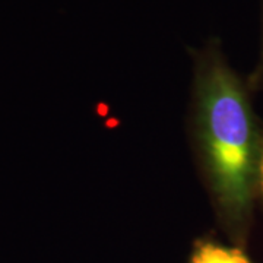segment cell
<instances>
[{"label": "cell", "mask_w": 263, "mask_h": 263, "mask_svg": "<svg viewBox=\"0 0 263 263\" xmlns=\"http://www.w3.org/2000/svg\"><path fill=\"white\" fill-rule=\"evenodd\" d=\"M256 86L263 89V0H262V38H260V53H259V62L256 66V70L253 73V82Z\"/></svg>", "instance_id": "3957f363"}, {"label": "cell", "mask_w": 263, "mask_h": 263, "mask_svg": "<svg viewBox=\"0 0 263 263\" xmlns=\"http://www.w3.org/2000/svg\"><path fill=\"white\" fill-rule=\"evenodd\" d=\"M189 263H252L245 249L237 246H224L203 240L199 241L190 256Z\"/></svg>", "instance_id": "7a4b0ae2"}, {"label": "cell", "mask_w": 263, "mask_h": 263, "mask_svg": "<svg viewBox=\"0 0 263 263\" xmlns=\"http://www.w3.org/2000/svg\"><path fill=\"white\" fill-rule=\"evenodd\" d=\"M259 193L263 196V151L262 160H260V173H259Z\"/></svg>", "instance_id": "277c9868"}, {"label": "cell", "mask_w": 263, "mask_h": 263, "mask_svg": "<svg viewBox=\"0 0 263 263\" xmlns=\"http://www.w3.org/2000/svg\"><path fill=\"white\" fill-rule=\"evenodd\" d=\"M189 132L218 224L231 245L245 249L259 195L263 130L249 85L227 62L218 40L195 57Z\"/></svg>", "instance_id": "6da1fadb"}]
</instances>
